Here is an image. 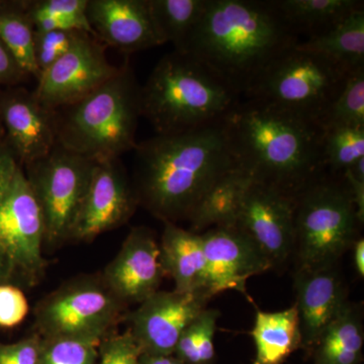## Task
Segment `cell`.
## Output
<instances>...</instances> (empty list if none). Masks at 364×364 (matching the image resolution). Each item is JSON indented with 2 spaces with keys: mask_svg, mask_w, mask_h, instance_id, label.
I'll return each instance as SVG.
<instances>
[{
  "mask_svg": "<svg viewBox=\"0 0 364 364\" xmlns=\"http://www.w3.org/2000/svg\"><path fill=\"white\" fill-rule=\"evenodd\" d=\"M159 246L163 269L176 282L174 291L205 294L207 260L202 235L165 223Z\"/></svg>",
  "mask_w": 364,
  "mask_h": 364,
  "instance_id": "obj_20",
  "label": "cell"
},
{
  "mask_svg": "<svg viewBox=\"0 0 364 364\" xmlns=\"http://www.w3.org/2000/svg\"><path fill=\"white\" fill-rule=\"evenodd\" d=\"M95 164L57 143L49 154L23 167L40 203L49 245L70 238Z\"/></svg>",
  "mask_w": 364,
  "mask_h": 364,
  "instance_id": "obj_8",
  "label": "cell"
},
{
  "mask_svg": "<svg viewBox=\"0 0 364 364\" xmlns=\"http://www.w3.org/2000/svg\"><path fill=\"white\" fill-rule=\"evenodd\" d=\"M138 205L133 183L119 159L95 161L69 239L92 240L124 224Z\"/></svg>",
  "mask_w": 364,
  "mask_h": 364,
  "instance_id": "obj_13",
  "label": "cell"
},
{
  "mask_svg": "<svg viewBox=\"0 0 364 364\" xmlns=\"http://www.w3.org/2000/svg\"><path fill=\"white\" fill-rule=\"evenodd\" d=\"M119 69L107 60L105 46L85 33L40 76L33 93L41 104L56 111L90 95L116 75Z\"/></svg>",
  "mask_w": 364,
  "mask_h": 364,
  "instance_id": "obj_12",
  "label": "cell"
},
{
  "mask_svg": "<svg viewBox=\"0 0 364 364\" xmlns=\"http://www.w3.org/2000/svg\"><path fill=\"white\" fill-rule=\"evenodd\" d=\"M142 355L130 332L105 337L98 349L97 364H140Z\"/></svg>",
  "mask_w": 364,
  "mask_h": 364,
  "instance_id": "obj_34",
  "label": "cell"
},
{
  "mask_svg": "<svg viewBox=\"0 0 364 364\" xmlns=\"http://www.w3.org/2000/svg\"><path fill=\"white\" fill-rule=\"evenodd\" d=\"M104 339L56 337L43 343L40 364H97Z\"/></svg>",
  "mask_w": 364,
  "mask_h": 364,
  "instance_id": "obj_32",
  "label": "cell"
},
{
  "mask_svg": "<svg viewBox=\"0 0 364 364\" xmlns=\"http://www.w3.org/2000/svg\"><path fill=\"white\" fill-rule=\"evenodd\" d=\"M123 303L107 284L85 280L63 287L41 306L38 323L48 338L105 339Z\"/></svg>",
  "mask_w": 364,
  "mask_h": 364,
  "instance_id": "obj_9",
  "label": "cell"
},
{
  "mask_svg": "<svg viewBox=\"0 0 364 364\" xmlns=\"http://www.w3.org/2000/svg\"><path fill=\"white\" fill-rule=\"evenodd\" d=\"M251 335L256 350L251 364H284L301 348L296 305L277 312L258 310Z\"/></svg>",
  "mask_w": 364,
  "mask_h": 364,
  "instance_id": "obj_21",
  "label": "cell"
},
{
  "mask_svg": "<svg viewBox=\"0 0 364 364\" xmlns=\"http://www.w3.org/2000/svg\"><path fill=\"white\" fill-rule=\"evenodd\" d=\"M85 33H88L81 32V31L35 32L33 58L39 71V78L47 69L54 65L64 55L70 51L73 46Z\"/></svg>",
  "mask_w": 364,
  "mask_h": 364,
  "instance_id": "obj_33",
  "label": "cell"
},
{
  "mask_svg": "<svg viewBox=\"0 0 364 364\" xmlns=\"http://www.w3.org/2000/svg\"><path fill=\"white\" fill-rule=\"evenodd\" d=\"M200 235L207 260L205 294L212 299L235 291L252 303L246 289L247 280L272 269L267 256L233 225L210 228Z\"/></svg>",
  "mask_w": 364,
  "mask_h": 364,
  "instance_id": "obj_15",
  "label": "cell"
},
{
  "mask_svg": "<svg viewBox=\"0 0 364 364\" xmlns=\"http://www.w3.org/2000/svg\"><path fill=\"white\" fill-rule=\"evenodd\" d=\"M28 313V299L23 291L16 287L0 284V326L18 325Z\"/></svg>",
  "mask_w": 364,
  "mask_h": 364,
  "instance_id": "obj_35",
  "label": "cell"
},
{
  "mask_svg": "<svg viewBox=\"0 0 364 364\" xmlns=\"http://www.w3.org/2000/svg\"><path fill=\"white\" fill-rule=\"evenodd\" d=\"M35 28L23 9V1H0V42L13 55L21 70L39 79L33 58Z\"/></svg>",
  "mask_w": 364,
  "mask_h": 364,
  "instance_id": "obj_27",
  "label": "cell"
},
{
  "mask_svg": "<svg viewBox=\"0 0 364 364\" xmlns=\"http://www.w3.org/2000/svg\"><path fill=\"white\" fill-rule=\"evenodd\" d=\"M363 342V315L350 303L321 336L312 352L314 364H361Z\"/></svg>",
  "mask_w": 364,
  "mask_h": 364,
  "instance_id": "obj_25",
  "label": "cell"
},
{
  "mask_svg": "<svg viewBox=\"0 0 364 364\" xmlns=\"http://www.w3.org/2000/svg\"><path fill=\"white\" fill-rule=\"evenodd\" d=\"M353 264L358 277L363 279L364 277V240L363 238H358L354 242L353 246Z\"/></svg>",
  "mask_w": 364,
  "mask_h": 364,
  "instance_id": "obj_39",
  "label": "cell"
},
{
  "mask_svg": "<svg viewBox=\"0 0 364 364\" xmlns=\"http://www.w3.org/2000/svg\"><path fill=\"white\" fill-rule=\"evenodd\" d=\"M139 205L164 223L189 220L205 193L236 167L223 119L195 130L156 135L135 148Z\"/></svg>",
  "mask_w": 364,
  "mask_h": 364,
  "instance_id": "obj_2",
  "label": "cell"
},
{
  "mask_svg": "<svg viewBox=\"0 0 364 364\" xmlns=\"http://www.w3.org/2000/svg\"><path fill=\"white\" fill-rule=\"evenodd\" d=\"M323 129L332 127L364 128V68L351 72L321 122Z\"/></svg>",
  "mask_w": 364,
  "mask_h": 364,
  "instance_id": "obj_31",
  "label": "cell"
},
{
  "mask_svg": "<svg viewBox=\"0 0 364 364\" xmlns=\"http://www.w3.org/2000/svg\"><path fill=\"white\" fill-rule=\"evenodd\" d=\"M28 77L6 46L0 42V86H14Z\"/></svg>",
  "mask_w": 364,
  "mask_h": 364,
  "instance_id": "obj_37",
  "label": "cell"
},
{
  "mask_svg": "<svg viewBox=\"0 0 364 364\" xmlns=\"http://www.w3.org/2000/svg\"><path fill=\"white\" fill-rule=\"evenodd\" d=\"M322 155L326 171L342 176L354 163L364 158V128L324 129Z\"/></svg>",
  "mask_w": 364,
  "mask_h": 364,
  "instance_id": "obj_30",
  "label": "cell"
},
{
  "mask_svg": "<svg viewBox=\"0 0 364 364\" xmlns=\"http://www.w3.org/2000/svg\"><path fill=\"white\" fill-rule=\"evenodd\" d=\"M233 226L257 245L272 268L282 267L294 253V198L270 186L250 181Z\"/></svg>",
  "mask_w": 364,
  "mask_h": 364,
  "instance_id": "obj_11",
  "label": "cell"
},
{
  "mask_svg": "<svg viewBox=\"0 0 364 364\" xmlns=\"http://www.w3.org/2000/svg\"><path fill=\"white\" fill-rule=\"evenodd\" d=\"M160 246L151 230L134 228L105 272V284L122 303H142L158 291L163 275Z\"/></svg>",
  "mask_w": 364,
  "mask_h": 364,
  "instance_id": "obj_18",
  "label": "cell"
},
{
  "mask_svg": "<svg viewBox=\"0 0 364 364\" xmlns=\"http://www.w3.org/2000/svg\"><path fill=\"white\" fill-rule=\"evenodd\" d=\"M45 222L40 203L23 167L0 198V250L11 267L30 277L43 272Z\"/></svg>",
  "mask_w": 364,
  "mask_h": 364,
  "instance_id": "obj_10",
  "label": "cell"
},
{
  "mask_svg": "<svg viewBox=\"0 0 364 364\" xmlns=\"http://www.w3.org/2000/svg\"><path fill=\"white\" fill-rule=\"evenodd\" d=\"M20 166V163L6 144H0V198L11 186L16 170Z\"/></svg>",
  "mask_w": 364,
  "mask_h": 364,
  "instance_id": "obj_38",
  "label": "cell"
},
{
  "mask_svg": "<svg viewBox=\"0 0 364 364\" xmlns=\"http://www.w3.org/2000/svg\"><path fill=\"white\" fill-rule=\"evenodd\" d=\"M57 143L93 161L135 150L141 85L128 63L95 91L56 109Z\"/></svg>",
  "mask_w": 364,
  "mask_h": 364,
  "instance_id": "obj_5",
  "label": "cell"
},
{
  "mask_svg": "<svg viewBox=\"0 0 364 364\" xmlns=\"http://www.w3.org/2000/svg\"><path fill=\"white\" fill-rule=\"evenodd\" d=\"M296 47L322 55L347 73L364 68V7L327 32L301 41Z\"/></svg>",
  "mask_w": 364,
  "mask_h": 364,
  "instance_id": "obj_22",
  "label": "cell"
},
{
  "mask_svg": "<svg viewBox=\"0 0 364 364\" xmlns=\"http://www.w3.org/2000/svg\"><path fill=\"white\" fill-rule=\"evenodd\" d=\"M241 100L202 62L174 50L141 86V114L167 135L221 122Z\"/></svg>",
  "mask_w": 364,
  "mask_h": 364,
  "instance_id": "obj_4",
  "label": "cell"
},
{
  "mask_svg": "<svg viewBox=\"0 0 364 364\" xmlns=\"http://www.w3.org/2000/svg\"><path fill=\"white\" fill-rule=\"evenodd\" d=\"M236 168L296 198L326 171L318 122L260 100H240L223 119Z\"/></svg>",
  "mask_w": 364,
  "mask_h": 364,
  "instance_id": "obj_1",
  "label": "cell"
},
{
  "mask_svg": "<svg viewBox=\"0 0 364 364\" xmlns=\"http://www.w3.org/2000/svg\"><path fill=\"white\" fill-rule=\"evenodd\" d=\"M42 346L37 338L0 346V364H40Z\"/></svg>",
  "mask_w": 364,
  "mask_h": 364,
  "instance_id": "obj_36",
  "label": "cell"
},
{
  "mask_svg": "<svg viewBox=\"0 0 364 364\" xmlns=\"http://www.w3.org/2000/svg\"><path fill=\"white\" fill-rule=\"evenodd\" d=\"M250 181L236 167L222 177L205 193L189 218L191 231L203 233L210 228L234 225L242 198Z\"/></svg>",
  "mask_w": 364,
  "mask_h": 364,
  "instance_id": "obj_24",
  "label": "cell"
},
{
  "mask_svg": "<svg viewBox=\"0 0 364 364\" xmlns=\"http://www.w3.org/2000/svg\"><path fill=\"white\" fill-rule=\"evenodd\" d=\"M301 42L272 0H208L183 52L245 97Z\"/></svg>",
  "mask_w": 364,
  "mask_h": 364,
  "instance_id": "obj_3",
  "label": "cell"
},
{
  "mask_svg": "<svg viewBox=\"0 0 364 364\" xmlns=\"http://www.w3.org/2000/svg\"><path fill=\"white\" fill-rule=\"evenodd\" d=\"M0 119L4 143L21 167L49 154L56 146V112L41 104L33 91L14 86L2 91Z\"/></svg>",
  "mask_w": 364,
  "mask_h": 364,
  "instance_id": "obj_16",
  "label": "cell"
},
{
  "mask_svg": "<svg viewBox=\"0 0 364 364\" xmlns=\"http://www.w3.org/2000/svg\"><path fill=\"white\" fill-rule=\"evenodd\" d=\"M348 74L322 55L296 47L277 60L244 98L279 105L321 124Z\"/></svg>",
  "mask_w": 364,
  "mask_h": 364,
  "instance_id": "obj_7",
  "label": "cell"
},
{
  "mask_svg": "<svg viewBox=\"0 0 364 364\" xmlns=\"http://www.w3.org/2000/svg\"><path fill=\"white\" fill-rule=\"evenodd\" d=\"M352 176L359 181H364V158H361L358 161L354 163L353 165L348 169Z\"/></svg>",
  "mask_w": 364,
  "mask_h": 364,
  "instance_id": "obj_42",
  "label": "cell"
},
{
  "mask_svg": "<svg viewBox=\"0 0 364 364\" xmlns=\"http://www.w3.org/2000/svg\"><path fill=\"white\" fill-rule=\"evenodd\" d=\"M140 364H186L179 360L176 355H150L144 354L141 355Z\"/></svg>",
  "mask_w": 364,
  "mask_h": 364,
  "instance_id": "obj_40",
  "label": "cell"
},
{
  "mask_svg": "<svg viewBox=\"0 0 364 364\" xmlns=\"http://www.w3.org/2000/svg\"><path fill=\"white\" fill-rule=\"evenodd\" d=\"M219 311L205 309L182 333L173 355L186 364H215V335Z\"/></svg>",
  "mask_w": 364,
  "mask_h": 364,
  "instance_id": "obj_29",
  "label": "cell"
},
{
  "mask_svg": "<svg viewBox=\"0 0 364 364\" xmlns=\"http://www.w3.org/2000/svg\"><path fill=\"white\" fill-rule=\"evenodd\" d=\"M296 294L301 348L312 354L321 336L350 305L348 291L337 267L323 269H296Z\"/></svg>",
  "mask_w": 364,
  "mask_h": 364,
  "instance_id": "obj_17",
  "label": "cell"
},
{
  "mask_svg": "<svg viewBox=\"0 0 364 364\" xmlns=\"http://www.w3.org/2000/svg\"><path fill=\"white\" fill-rule=\"evenodd\" d=\"M14 268L11 267V262L7 259L4 253L0 250V282H4L11 275Z\"/></svg>",
  "mask_w": 364,
  "mask_h": 364,
  "instance_id": "obj_41",
  "label": "cell"
},
{
  "mask_svg": "<svg viewBox=\"0 0 364 364\" xmlns=\"http://www.w3.org/2000/svg\"><path fill=\"white\" fill-rule=\"evenodd\" d=\"M282 20L299 38L306 39L327 32L356 9L359 0H272ZM305 39V40H306Z\"/></svg>",
  "mask_w": 364,
  "mask_h": 364,
  "instance_id": "obj_23",
  "label": "cell"
},
{
  "mask_svg": "<svg viewBox=\"0 0 364 364\" xmlns=\"http://www.w3.org/2000/svg\"><path fill=\"white\" fill-rule=\"evenodd\" d=\"M86 16L97 40L124 54L162 45L148 0H88Z\"/></svg>",
  "mask_w": 364,
  "mask_h": 364,
  "instance_id": "obj_19",
  "label": "cell"
},
{
  "mask_svg": "<svg viewBox=\"0 0 364 364\" xmlns=\"http://www.w3.org/2000/svg\"><path fill=\"white\" fill-rule=\"evenodd\" d=\"M4 143V131L2 127L1 119H0V144Z\"/></svg>",
  "mask_w": 364,
  "mask_h": 364,
  "instance_id": "obj_43",
  "label": "cell"
},
{
  "mask_svg": "<svg viewBox=\"0 0 364 364\" xmlns=\"http://www.w3.org/2000/svg\"><path fill=\"white\" fill-rule=\"evenodd\" d=\"M360 225L343 177L325 171L294 198V268L337 267Z\"/></svg>",
  "mask_w": 364,
  "mask_h": 364,
  "instance_id": "obj_6",
  "label": "cell"
},
{
  "mask_svg": "<svg viewBox=\"0 0 364 364\" xmlns=\"http://www.w3.org/2000/svg\"><path fill=\"white\" fill-rule=\"evenodd\" d=\"M203 293L156 291L130 316V332L144 354L171 355L182 333L208 308Z\"/></svg>",
  "mask_w": 364,
  "mask_h": 364,
  "instance_id": "obj_14",
  "label": "cell"
},
{
  "mask_svg": "<svg viewBox=\"0 0 364 364\" xmlns=\"http://www.w3.org/2000/svg\"><path fill=\"white\" fill-rule=\"evenodd\" d=\"M88 0H23L35 32L81 31L95 37L86 16Z\"/></svg>",
  "mask_w": 364,
  "mask_h": 364,
  "instance_id": "obj_28",
  "label": "cell"
},
{
  "mask_svg": "<svg viewBox=\"0 0 364 364\" xmlns=\"http://www.w3.org/2000/svg\"><path fill=\"white\" fill-rule=\"evenodd\" d=\"M148 4L162 45L171 43L176 51L183 52L205 13L208 0H148Z\"/></svg>",
  "mask_w": 364,
  "mask_h": 364,
  "instance_id": "obj_26",
  "label": "cell"
}]
</instances>
